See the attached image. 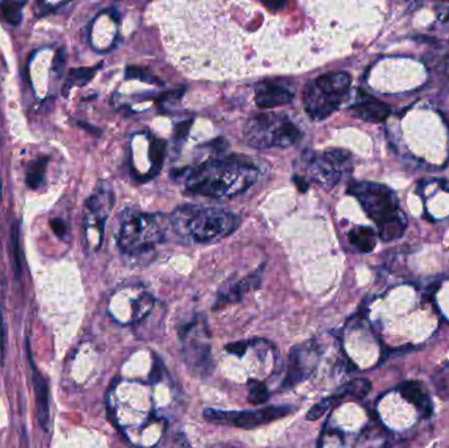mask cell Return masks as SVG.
<instances>
[{
  "label": "cell",
  "instance_id": "obj_1",
  "mask_svg": "<svg viewBox=\"0 0 449 448\" xmlns=\"http://www.w3.org/2000/svg\"><path fill=\"white\" fill-rule=\"evenodd\" d=\"M257 177L255 163L245 157L209 159L185 171L184 187L189 194L228 199L245 192Z\"/></svg>",
  "mask_w": 449,
  "mask_h": 448
},
{
  "label": "cell",
  "instance_id": "obj_2",
  "mask_svg": "<svg viewBox=\"0 0 449 448\" xmlns=\"http://www.w3.org/2000/svg\"><path fill=\"white\" fill-rule=\"evenodd\" d=\"M171 225L182 238L197 244H209L233 234L239 228L240 219L222 209L182 205L172 213Z\"/></svg>",
  "mask_w": 449,
  "mask_h": 448
},
{
  "label": "cell",
  "instance_id": "obj_3",
  "mask_svg": "<svg viewBox=\"0 0 449 448\" xmlns=\"http://www.w3.org/2000/svg\"><path fill=\"white\" fill-rule=\"evenodd\" d=\"M348 192L355 196L370 216L377 224L382 241H394L402 237L407 228L406 216L399 208L397 195L387 185L375 182H355Z\"/></svg>",
  "mask_w": 449,
  "mask_h": 448
},
{
  "label": "cell",
  "instance_id": "obj_4",
  "mask_svg": "<svg viewBox=\"0 0 449 448\" xmlns=\"http://www.w3.org/2000/svg\"><path fill=\"white\" fill-rule=\"evenodd\" d=\"M166 233L162 216L126 209L117 231V246L123 254L140 256L154 250Z\"/></svg>",
  "mask_w": 449,
  "mask_h": 448
},
{
  "label": "cell",
  "instance_id": "obj_5",
  "mask_svg": "<svg viewBox=\"0 0 449 448\" xmlns=\"http://www.w3.org/2000/svg\"><path fill=\"white\" fill-rule=\"evenodd\" d=\"M351 83L347 72H327L309 82L302 95L305 112L316 121L325 120L343 104Z\"/></svg>",
  "mask_w": 449,
  "mask_h": 448
},
{
  "label": "cell",
  "instance_id": "obj_6",
  "mask_svg": "<svg viewBox=\"0 0 449 448\" xmlns=\"http://www.w3.org/2000/svg\"><path fill=\"white\" fill-rule=\"evenodd\" d=\"M243 134L255 149L289 148L301 140V131L287 114H255L247 120Z\"/></svg>",
  "mask_w": 449,
  "mask_h": 448
},
{
  "label": "cell",
  "instance_id": "obj_7",
  "mask_svg": "<svg viewBox=\"0 0 449 448\" xmlns=\"http://www.w3.org/2000/svg\"><path fill=\"white\" fill-rule=\"evenodd\" d=\"M115 205V194L109 183L100 180L84 204V246L96 251L104 239L106 222Z\"/></svg>",
  "mask_w": 449,
  "mask_h": 448
},
{
  "label": "cell",
  "instance_id": "obj_8",
  "mask_svg": "<svg viewBox=\"0 0 449 448\" xmlns=\"http://www.w3.org/2000/svg\"><path fill=\"white\" fill-rule=\"evenodd\" d=\"M353 171V157L348 151L331 149L322 153H309L306 173L310 180L325 188H333Z\"/></svg>",
  "mask_w": 449,
  "mask_h": 448
},
{
  "label": "cell",
  "instance_id": "obj_9",
  "mask_svg": "<svg viewBox=\"0 0 449 448\" xmlns=\"http://www.w3.org/2000/svg\"><path fill=\"white\" fill-rule=\"evenodd\" d=\"M294 408L289 405L282 406H267L255 410H243V412H223L216 409L204 410V418L211 423L217 425H229L233 427L240 429H255L263 425L284 418L293 413Z\"/></svg>",
  "mask_w": 449,
  "mask_h": 448
},
{
  "label": "cell",
  "instance_id": "obj_10",
  "mask_svg": "<svg viewBox=\"0 0 449 448\" xmlns=\"http://www.w3.org/2000/svg\"><path fill=\"white\" fill-rule=\"evenodd\" d=\"M318 351L314 343L308 342L294 346L289 352L285 378L282 389H291L308 378L316 368Z\"/></svg>",
  "mask_w": 449,
  "mask_h": 448
},
{
  "label": "cell",
  "instance_id": "obj_11",
  "mask_svg": "<svg viewBox=\"0 0 449 448\" xmlns=\"http://www.w3.org/2000/svg\"><path fill=\"white\" fill-rule=\"evenodd\" d=\"M370 389H372V384H370V380L355 378L353 381L344 384L343 387L339 388L331 397H327L321 403L314 405L306 414V420L308 421H317L331 408L340 404L344 400H348V398L361 400V398H364L370 393Z\"/></svg>",
  "mask_w": 449,
  "mask_h": 448
},
{
  "label": "cell",
  "instance_id": "obj_12",
  "mask_svg": "<svg viewBox=\"0 0 449 448\" xmlns=\"http://www.w3.org/2000/svg\"><path fill=\"white\" fill-rule=\"evenodd\" d=\"M27 350L31 376H32V386H33V390H35V417L40 423V427L48 432L50 429V389H49V384H48L46 378H44V375L35 366L32 349H31V344H29L28 339Z\"/></svg>",
  "mask_w": 449,
  "mask_h": 448
},
{
  "label": "cell",
  "instance_id": "obj_13",
  "mask_svg": "<svg viewBox=\"0 0 449 448\" xmlns=\"http://www.w3.org/2000/svg\"><path fill=\"white\" fill-rule=\"evenodd\" d=\"M117 18L115 12L106 11L97 16L91 29V44L99 52L109 50L117 35Z\"/></svg>",
  "mask_w": 449,
  "mask_h": 448
},
{
  "label": "cell",
  "instance_id": "obj_14",
  "mask_svg": "<svg viewBox=\"0 0 449 448\" xmlns=\"http://www.w3.org/2000/svg\"><path fill=\"white\" fill-rule=\"evenodd\" d=\"M294 97L287 86H282L275 82H262L255 88L256 106L260 108H273V106L289 104Z\"/></svg>",
  "mask_w": 449,
  "mask_h": 448
},
{
  "label": "cell",
  "instance_id": "obj_15",
  "mask_svg": "<svg viewBox=\"0 0 449 448\" xmlns=\"http://www.w3.org/2000/svg\"><path fill=\"white\" fill-rule=\"evenodd\" d=\"M398 392L409 401L410 404L414 405L415 408L424 415V417H431L432 401L430 393L427 390L426 386L421 381H406L398 387Z\"/></svg>",
  "mask_w": 449,
  "mask_h": 448
},
{
  "label": "cell",
  "instance_id": "obj_16",
  "mask_svg": "<svg viewBox=\"0 0 449 448\" xmlns=\"http://www.w3.org/2000/svg\"><path fill=\"white\" fill-rule=\"evenodd\" d=\"M351 111L355 117L360 119L367 123L377 124L385 121L392 114V109L388 104L379 102L373 97H365L359 103L351 106Z\"/></svg>",
  "mask_w": 449,
  "mask_h": 448
},
{
  "label": "cell",
  "instance_id": "obj_17",
  "mask_svg": "<svg viewBox=\"0 0 449 448\" xmlns=\"http://www.w3.org/2000/svg\"><path fill=\"white\" fill-rule=\"evenodd\" d=\"M259 283H260V273H253V275L247 276L243 280L238 281L237 284L230 287L226 292L221 293L214 308L220 309L222 307L229 305V304H233V302H238L248 290L256 288L259 285Z\"/></svg>",
  "mask_w": 449,
  "mask_h": 448
},
{
  "label": "cell",
  "instance_id": "obj_18",
  "mask_svg": "<svg viewBox=\"0 0 449 448\" xmlns=\"http://www.w3.org/2000/svg\"><path fill=\"white\" fill-rule=\"evenodd\" d=\"M211 350L205 344H191L185 349V361L194 372L208 373L211 369Z\"/></svg>",
  "mask_w": 449,
  "mask_h": 448
},
{
  "label": "cell",
  "instance_id": "obj_19",
  "mask_svg": "<svg viewBox=\"0 0 449 448\" xmlns=\"http://www.w3.org/2000/svg\"><path fill=\"white\" fill-rule=\"evenodd\" d=\"M424 62L431 70L449 74V41H438L432 45Z\"/></svg>",
  "mask_w": 449,
  "mask_h": 448
},
{
  "label": "cell",
  "instance_id": "obj_20",
  "mask_svg": "<svg viewBox=\"0 0 449 448\" xmlns=\"http://www.w3.org/2000/svg\"><path fill=\"white\" fill-rule=\"evenodd\" d=\"M350 244L360 253H372L377 245V234L373 229L356 226L348 233Z\"/></svg>",
  "mask_w": 449,
  "mask_h": 448
},
{
  "label": "cell",
  "instance_id": "obj_21",
  "mask_svg": "<svg viewBox=\"0 0 449 448\" xmlns=\"http://www.w3.org/2000/svg\"><path fill=\"white\" fill-rule=\"evenodd\" d=\"M9 250L15 279L21 280V278H23V261H21V250H20V226H18V221L13 222L12 228H11Z\"/></svg>",
  "mask_w": 449,
  "mask_h": 448
},
{
  "label": "cell",
  "instance_id": "obj_22",
  "mask_svg": "<svg viewBox=\"0 0 449 448\" xmlns=\"http://www.w3.org/2000/svg\"><path fill=\"white\" fill-rule=\"evenodd\" d=\"M100 69V65L95 67H78V69H71L69 71V75L65 82L63 86V94L65 97H67V94L70 92L71 88L82 87L86 86L91 80L95 77L96 71Z\"/></svg>",
  "mask_w": 449,
  "mask_h": 448
},
{
  "label": "cell",
  "instance_id": "obj_23",
  "mask_svg": "<svg viewBox=\"0 0 449 448\" xmlns=\"http://www.w3.org/2000/svg\"><path fill=\"white\" fill-rule=\"evenodd\" d=\"M48 163H49V157H40L28 166L26 183L29 190H38L43 185Z\"/></svg>",
  "mask_w": 449,
  "mask_h": 448
},
{
  "label": "cell",
  "instance_id": "obj_24",
  "mask_svg": "<svg viewBox=\"0 0 449 448\" xmlns=\"http://www.w3.org/2000/svg\"><path fill=\"white\" fill-rule=\"evenodd\" d=\"M6 293H7V280L6 276L0 273V363L4 366L6 361V352H7V324L4 321V301H6Z\"/></svg>",
  "mask_w": 449,
  "mask_h": 448
},
{
  "label": "cell",
  "instance_id": "obj_25",
  "mask_svg": "<svg viewBox=\"0 0 449 448\" xmlns=\"http://www.w3.org/2000/svg\"><path fill=\"white\" fill-rule=\"evenodd\" d=\"M26 6L27 1H1L0 16L9 26H18L23 20V9Z\"/></svg>",
  "mask_w": 449,
  "mask_h": 448
},
{
  "label": "cell",
  "instance_id": "obj_26",
  "mask_svg": "<svg viewBox=\"0 0 449 448\" xmlns=\"http://www.w3.org/2000/svg\"><path fill=\"white\" fill-rule=\"evenodd\" d=\"M248 401L251 404L262 405L267 403L270 398V392L265 383L257 381V380H248Z\"/></svg>",
  "mask_w": 449,
  "mask_h": 448
},
{
  "label": "cell",
  "instance_id": "obj_27",
  "mask_svg": "<svg viewBox=\"0 0 449 448\" xmlns=\"http://www.w3.org/2000/svg\"><path fill=\"white\" fill-rule=\"evenodd\" d=\"M50 228L53 229L54 234L60 238L65 237V234L67 231V226H66L65 221L61 220V219H52Z\"/></svg>",
  "mask_w": 449,
  "mask_h": 448
},
{
  "label": "cell",
  "instance_id": "obj_28",
  "mask_svg": "<svg viewBox=\"0 0 449 448\" xmlns=\"http://www.w3.org/2000/svg\"><path fill=\"white\" fill-rule=\"evenodd\" d=\"M247 347H248V343L237 342L229 344V346L226 347V350H228L230 354H234V355L240 356V355H243V352H246Z\"/></svg>",
  "mask_w": 449,
  "mask_h": 448
},
{
  "label": "cell",
  "instance_id": "obj_29",
  "mask_svg": "<svg viewBox=\"0 0 449 448\" xmlns=\"http://www.w3.org/2000/svg\"><path fill=\"white\" fill-rule=\"evenodd\" d=\"M21 448H28V437L26 430H23V435H21Z\"/></svg>",
  "mask_w": 449,
  "mask_h": 448
},
{
  "label": "cell",
  "instance_id": "obj_30",
  "mask_svg": "<svg viewBox=\"0 0 449 448\" xmlns=\"http://www.w3.org/2000/svg\"><path fill=\"white\" fill-rule=\"evenodd\" d=\"M3 197V185H1V179H0V200Z\"/></svg>",
  "mask_w": 449,
  "mask_h": 448
},
{
  "label": "cell",
  "instance_id": "obj_31",
  "mask_svg": "<svg viewBox=\"0 0 449 448\" xmlns=\"http://www.w3.org/2000/svg\"><path fill=\"white\" fill-rule=\"evenodd\" d=\"M445 21H449V11H448V15H447V18H445Z\"/></svg>",
  "mask_w": 449,
  "mask_h": 448
}]
</instances>
